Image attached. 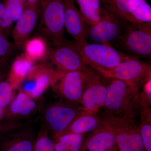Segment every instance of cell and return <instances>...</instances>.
Listing matches in <instances>:
<instances>
[{"label":"cell","instance_id":"cell-6","mask_svg":"<svg viewBox=\"0 0 151 151\" xmlns=\"http://www.w3.org/2000/svg\"><path fill=\"white\" fill-rule=\"evenodd\" d=\"M82 71L85 81L80 103L84 111L97 114L104 106L107 96L106 78L86 64Z\"/></svg>","mask_w":151,"mask_h":151},{"label":"cell","instance_id":"cell-13","mask_svg":"<svg viewBox=\"0 0 151 151\" xmlns=\"http://www.w3.org/2000/svg\"><path fill=\"white\" fill-rule=\"evenodd\" d=\"M58 80V91L61 95L72 103H81L85 76L82 71L64 73Z\"/></svg>","mask_w":151,"mask_h":151},{"label":"cell","instance_id":"cell-29","mask_svg":"<svg viewBox=\"0 0 151 151\" xmlns=\"http://www.w3.org/2000/svg\"><path fill=\"white\" fill-rule=\"evenodd\" d=\"M13 22L4 4L0 1V32L6 37L9 33Z\"/></svg>","mask_w":151,"mask_h":151},{"label":"cell","instance_id":"cell-38","mask_svg":"<svg viewBox=\"0 0 151 151\" xmlns=\"http://www.w3.org/2000/svg\"><path fill=\"white\" fill-rule=\"evenodd\" d=\"M108 151L101 150V151Z\"/></svg>","mask_w":151,"mask_h":151},{"label":"cell","instance_id":"cell-9","mask_svg":"<svg viewBox=\"0 0 151 151\" xmlns=\"http://www.w3.org/2000/svg\"><path fill=\"white\" fill-rule=\"evenodd\" d=\"M47 57L58 73L82 71L86 63L78 52L63 39L55 48H49Z\"/></svg>","mask_w":151,"mask_h":151},{"label":"cell","instance_id":"cell-20","mask_svg":"<svg viewBox=\"0 0 151 151\" xmlns=\"http://www.w3.org/2000/svg\"><path fill=\"white\" fill-rule=\"evenodd\" d=\"M35 101L27 94L20 92L11 103L9 111L15 116H27L34 110Z\"/></svg>","mask_w":151,"mask_h":151},{"label":"cell","instance_id":"cell-27","mask_svg":"<svg viewBox=\"0 0 151 151\" xmlns=\"http://www.w3.org/2000/svg\"><path fill=\"white\" fill-rule=\"evenodd\" d=\"M130 136L132 151H146L139 128L133 122L130 124Z\"/></svg>","mask_w":151,"mask_h":151},{"label":"cell","instance_id":"cell-18","mask_svg":"<svg viewBox=\"0 0 151 151\" xmlns=\"http://www.w3.org/2000/svg\"><path fill=\"white\" fill-rule=\"evenodd\" d=\"M34 62L25 54L19 56L14 60L10 74L11 86H17L28 76L33 67Z\"/></svg>","mask_w":151,"mask_h":151},{"label":"cell","instance_id":"cell-16","mask_svg":"<svg viewBox=\"0 0 151 151\" xmlns=\"http://www.w3.org/2000/svg\"><path fill=\"white\" fill-rule=\"evenodd\" d=\"M29 74L35 81L34 87L29 94L31 97L37 98L42 94L50 84L56 82L63 74L48 69L46 66L39 65L33 66Z\"/></svg>","mask_w":151,"mask_h":151},{"label":"cell","instance_id":"cell-30","mask_svg":"<svg viewBox=\"0 0 151 151\" xmlns=\"http://www.w3.org/2000/svg\"><path fill=\"white\" fill-rule=\"evenodd\" d=\"M12 97V87L9 81L0 83V107L4 108L10 103Z\"/></svg>","mask_w":151,"mask_h":151},{"label":"cell","instance_id":"cell-2","mask_svg":"<svg viewBox=\"0 0 151 151\" xmlns=\"http://www.w3.org/2000/svg\"><path fill=\"white\" fill-rule=\"evenodd\" d=\"M67 42L78 52L87 65L110 69L135 57L117 50L110 44L87 43L82 45L75 41Z\"/></svg>","mask_w":151,"mask_h":151},{"label":"cell","instance_id":"cell-37","mask_svg":"<svg viewBox=\"0 0 151 151\" xmlns=\"http://www.w3.org/2000/svg\"><path fill=\"white\" fill-rule=\"evenodd\" d=\"M28 1H37V0H27Z\"/></svg>","mask_w":151,"mask_h":151},{"label":"cell","instance_id":"cell-1","mask_svg":"<svg viewBox=\"0 0 151 151\" xmlns=\"http://www.w3.org/2000/svg\"><path fill=\"white\" fill-rule=\"evenodd\" d=\"M108 91L103 108L105 115L133 122L141 105L140 88L127 81L109 78Z\"/></svg>","mask_w":151,"mask_h":151},{"label":"cell","instance_id":"cell-11","mask_svg":"<svg viewBox=\"0 0 151 151\" xmlns=\"http://www.w3.org/2000/svg\"><path fill=\"white\" fill-rule=\"evenodd\" d=\"M64 24L66 31L76 42L84 45L87 41V27L73 0H63Z\"/></svg>","mask_w":151,"mask_h":151},{"label":"cell","instance_id":"cell-19","mask_svg":"<svg viewBox=\"0 0 151 151\" xmlns=\"http://www.w3.org/2000/svg\"><path fill=\"white\" fill-rule=\"evenodd\" d=\"M141 122L140 132L146 151H151V111L150 105L140 100Z\"/></svg>","mask_w":151,"mask_h":151},{"label":"cell","instance_id":"cell-21","mask_svg":"<svg viewBox=\"0 0 151 151\" xmlns=\"http://www.w3.org/2000/svg\"><path fill=\"white\" fill-rule=\"evenodd\" d=\"M83 141V134H67L55 138L56 151H80Z\"/></svg>","mask_w":151,"mask_h":151},{"label":"cell","instance_id":"cell-33","mask_svg":"<svg viewBox=\"0 0 151 151\" xmlns=\"http://www.w3.org/2000/svg\"><path fill=\"white\" fill-rule=\"evenodd\" d=\"M7 63L6 60L0 63V83L2 82L3 78L6 77L7 74Z\"/></svg>","mask_w":151,"mask_h":151},{"label":"cell","instance_id":"cell-25","mask_svg":"<svg viewBox=\"0 0 151 151\" xmlns=\"http://www.w3.org/2000/svg\"><path fill=\"white\" fill-rule=\"evenodd\" d=\"M80 12L85 20L92 22L100 17V0H76Z\"/></svg>","mask_w":151,"mask_h":151},{"label":"cell","instance_id":"cell-3","mask_svg":"<svg viewBox=\"0 0 151 151\" xmlns=\"http://www.w3.org/2000/svg\"><path fill=\"white\" fill-rule=\"evenodd\" d=\"M105 78H114L127 81L139 87L151 78V65L134 57L125 60L116 67L106 69L95 65H88Z\"/></svg>","mask_w":151,"mask_h":151},{"label":"cell","instance_id":"cell-15","mask_svg":"<svg viewBox=\"0 0 151 151\" xmlns=\"http://www.w3.org/2000/svg\"><path fill=\"white\" fill-rule=\"evenodd\" d=\"M102 119L113 132L119 151H132L130 125L132 122L105 114Z\"/></svg>","mask_w":151,"mask_h":151},{"label":"cell","instance_id":"cell-14","mask_svg":"<svg viewBox=\"0 0 151 151\" xmlns=\"http://www.w3.org/2000/svg\"><path fill=\"white\" fill-rule=\"evenodd\" d=\"M116 145L114 134L104 122L103 126L92 132V134L83 141L80 151H108Z\"/></svg>","mask_w":151,"mask_h":151},{"label":"cell","instance_id":"cell-28","mask_svg":"<svg viewBox=\"0 0 151 151\" xmlns=\"http://www.w3.org/2000/svg\"><path fill=\"white\" fill-rule=\"evenodd\" d=\"M4 5L13 22L17 21L24 8V0H5Z\"/></svg>","mask_w":151,"mask_h":151},{"label":"cell","instance_id":"cell-10","mask_svg":"<svg viewBox=\"0 0 151 151\" xmlns=\"http://www.w3.org/2000/svg\"><path fill=\"white\" fill-rule=\"evenodd\" d=\"M34 135L27 127L0 129V151H33Z\"/></svg>","mask_w":151,"mask_h":151},{"label":"cell","instance_id":"cell-34","mask_svg":"<svg viewBox=\"0 0 151 151\" xmlns=\"http://www.w3.org/2000/svg\"><path fill=\"white\" fill-rule=\"evenodd\" d=\"M4 108L0 107V119L2 117L4 113Z\"/></svg>","mask_w":151,"mask_h":151},{"label":"cell","instance_id":"cell-4","mask_svg":"<svg viewBox=\"0 0 151 151\" xmlns=\"http://www.w3.org/2000/svg\"><path fill=\"white\" fill-rule=\"evenodd\" d=\"M126 22L122 36L117 41L119 46L130 55L150 59L151 56V23L134 24Z\"/></svg>","mask_w":151,"mask_h":151},{"label":"cell","instance_id":"cell-22","mask_svg":"<svg viewBox=\"0 0 151 151\" xmlns=\"http://www.w3.org/2000/svg\"><path fill=\"white\" fill-rule=\"evenodd\" d=\"M24 43L25 54L33 61L40 60L47 55L48 48L42 37L33 38Z\"/></svg>","mask_w":151,"mask_h":151},{"label":"cell","instance_id":"cell-12","mask_svg":"<svg viewBox=\"0 0 151 151\" xmlns=\"http://www.w3.org/2000/svg\"><path fill=\"white\" fill-rule=\"evenodd\" d=\"M39 11L37 1L25 4L12 33L13 38L17 45L24 43L29 37L37 23Z\"/></svg>","mask_w":151,"mask_h":151},{"label":"cell","instance_id":"cell-8","mask_svg":"<svg viewBox=\"0 0 151 151\" xmlns=\"http://www.w3.org/2000/svg\"><path fill=\"white\" fill-rule=\"evenodd\" d=\"M83 110L82 107L71 104L58 103L50 105L44 115L45 128L50 130L55 139L60 137Z\"/></svg>","mask_w":151,"mask_h":151},{"label":"cell","instance_id":"cell-32","mask_svg":"<svg viewBox=\"0 0 151 151\" xmlns=\"http://www.w3.org/2000/svg\"><path fill=\"white\" fill-rule=\"evenodd\" d=\"M143 92L140 94V99L151 105V78L144 84Z\"/></svg>","mask_w":151,"mask_h":151},{"label":"cell","instance_id":"cell-35","mask_svg":"<svg viewBox=\"0 0 151 151\" xmlns=\"http://www.w3.org/2000/svg\"><path fill=\"white\" fill-rule=\"evenodd\" d=\"M5 60H7L4 59V58H0V63H1L2 62L4 61Z\"/></svg>","mask_w":151,"mask_h":151},{"label":"cell","instance_id":"cell-5","mask_svg":"<svg viewBox=\"0 0 151 151\" xmlns=\"http://www.w3.org/2000/svg\"><path fill=\"white\" fill-rule=\"evenodd\" d=\"M39 5L41 31L57 46L64 39L63 0H40Z\"/></svg>","mask_w":151,"mask_h":151},{"label":"cell","instance_id":"cell-31","mask_svg":"<svg viewBox=\"0 0 151 151\" xmlns=\"http://www.w3.org/2000/svg\"><path fill=\"white\" fill-rule=\"evenodd\" d=\"M14 49L13 45L9 42L6 37L0 32V58L7 60L12 55Z\"/></svg>","mask_w":151,"mask_h":151},{"label":"cell","instance_id":"cell-24","mask_svg":"<svg viewBox=\"0 0 151 151\" xmlns=\"http://www.w3.org/2000/svg\"><path fill=\"white\" fill-rule=\"evenodd\" d=\"M130 10L131 23H151V8L146 0H139Z\"/></svg>","mask_w":151,"mask_h":151},{"label":"cell","instance_id":"cell-17","mask_svg":"<svg viewBox=\"0 0 151 151\" xmlns=\"http://www.w3.org/2000/svg\"><path fill=\"white\" fill-rule=\"evenodd\" d=\"M96 114L83 110L73 119L62 135L67 134H83L84 133L93 132L103 126L104 122L102 118H99Z\"/></svg>","mask_w":151,"mask_h":151},{"label":"cell","instance_id":"cell-23","mask_svg":"<svg viewBox=\"0 0 151 151\" xmlns=\"http://www.w3.org/2000/svg\"><path fill=\"white\" fill-rule=\"evenodd\" d=\"M134 0H100L104 8L125 21L131 23L129 13L130 6Z\"/></svg>","mask_w":151,"mask_h":151},{"label":"cell","instance_id":"cell-36","mask_svg":"<svg viewBox=\"0 0 151 151\" xmlns=\"http://www.w3.org/2000/svg\"><path fill=\"white\" fill-rule=\"evenodd\" d=\"M108 151H117V150H116V149L115 148V147L111 149V150H109Z\"/></svg>","mask_w":151,"mask_h":151},{"label":"cell","instance_id":"cell-26","mask_svg":"<svg viewBox=\"0 0 151 151\" xmlns=\"http://www.w3.org/2000/svg\"><path fill=\"white\" fill-rule=\"evenodd\" d=\"M33 151H56L54 141L49 136L45 127L42 129L35 139Z\"/></svg>","mask_w":151,"mask_h":151},{"label":"cell","instance_id":"cell-7","mask_svg":"<svg viewBox=\"0 0 151 151\" xmlns=\"http://www.w3.org/2000/svg\"><path fill=\"white\" fill-rule=\"evenodd\" d=\"M126 21L105 8L101 9L100 20L87 27V39L93 43L110 44L121 37Z\"/></svg>","mask_w":151,"mask_h":151}]
</instances>
